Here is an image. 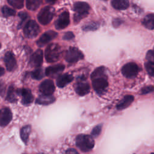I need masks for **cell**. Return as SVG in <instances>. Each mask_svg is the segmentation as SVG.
Here are the masks:
<instances>
[{"label": "cell", "instance_id": "cell-1", "mask_svg": "<svg viewBox=\"0 0 154 154\" xmlns=\"http://www.w3.org/2000/svg\"><path fill=\"white\" fill-rule=\"evenodd\" d=\"M76 145L82 152H87L93 148L94 141L90 135L81 134L76 138Z\"/></svg>", "mask_w": 154, "mask_h": 154}, {"label": "cell", "instance_id": "cell-2", "mask_svg": "<svg viewBox=\"0 0 154 154\" xmlns=\"http://www.w3.org/2000/svg\"><path fill=\"white\" fill-rule=\"evenodd\" d=\"M61 55V47L56 43H52L48 46L45 50V58L48 63L57 61Z\"/></svg>", "mask_w": 154, "mask_h": 154}, {"label": "cell", "instance_id": "cell-3", "mask_svg": "<svg viewBox=\"0 0 154 154\" xmlns=\"http://www.w3.org/2000/svg\"><path fill=\"white\" fill-rule=\"evenodd\" d=\"M73 10L76 12L74 14L73 20L75 23H77L82 18L87 16L90 10V5L85 2H76L73 4Z\"/></svg>", "mask_w": 154, "mask_h": 154}, {"label": "cell", "instance_id": "cell-4", "mask_svg": "<svg viewBox=\"0 0 154 154\" xmlns=\"http://www.w3.org/2000/svg\"><path fill=\"white\" fill-rule=\"evenodd\" d=\"M55 14V10L51 6H46L41 9L37 15L38 22L43 25H48L53 19Z\"/></svg>", "mask_w": 154, "mask_h": 154}, {"label": "cell", "instance_id": "cell-5", "mask_svg": "<svg viewBox=\"0 0 154 154\" xmlns=\"http://www.w3.org/2000/svg\"><path fill=\"white\" fill-rule=\"evenodd\" d=\"M40 31V27L35 21L29 20L24 26L23 34L25 37L29 38H32L38 35Z\"/></svg>", "mask_w": 154, "mask_h": 154}, {"label": "cell", "instance_id": "cell-6", "mask_svg": "<svg viewBox=\"0 0 154 154\" xmlns=\"http://www.w3.org/2000/svg\"><path fill=\"white\" fill-rule=\"evenodd\" d=\"M84 58V55L81 51L75 47H70L66 51L65 60L69 63H73Z\"/></svg>", "mask_w": 154, "mask_h": 154}, {"label": "cell", "instance_id": "cell-7", "mask_svg": "<svg viewBox=\"0 0 154 154\" xmlns=\"http://www.w3.org/2000/svg\"><path fill=\"white\" fill-rule=\"evenodd\" d=\"M139 72V67L134 63H128L125 64L122 69V73L124 76L128 78L135 77Z\"/></svg>", "mask_w": 154, "mask_h": 154}, {"label": "cell", "instance_id": "cell-8", "mask_svg": "<svg viewBox=\"0 0 154 154\" xmlns=\"http://www.w3.org/2000/svg\"><path fill=\"white\" fill-rule=\"evenodd\" d=\"M91 80L93 87L97 93L101 94L106 91V89L108 85L106 76L99 77L94 78Z\"/></svg>", "mask_w": 154, "mask_h": 154}, {"label": "cell", "instance_id": "cell-9", "mask_svg": "<svg viewBox=\"0 0 154 154\" xmlns=\"http://www.w3.org/2000/svg\"><path fill=\"white\" fill-rule=\"evenodd\" d=\"M57 32L54 31H48L41 35V37L37 40L36 43L38 46L43 47L45 46L47 43L55 38L57 37Z\"/></svg>", "mask_w": 154, "mask_h": 154}, {"label": "cell", "instance_id": "cell-10", "mask_svg": "<svg viewBox=\"0 0 154 154\" xmlns=\"http://www.w3.org/2000/svg\"><path fill=\"white\" fill-rule=\"evenodd\" d=\"M70 23L69 14L67 11L63 12L55 22V27L57 29H63L66 28Z\"/></svg>", "mask_w": 154, "mask_h": 154}, {"label": "cell", "instance_id": "cell-11", "mask_svg": "<svg viewBox=\"0 0 154 154\" xmlns=\"http://www.w3.org/2000/svg\"><path fill=\"white\" fill-rule=\"evenodd\" d=\"M40 91L46 95H51L55 91V85L53 81L51 79L43 81L39 86Z\"/></svg>", "mask_w": 154, "mask_h": 154}, {"label": "cell", "instance_id": "cell-12", "mask_svg": "<svg viewBox=\"0 0 154 154\" xmlns=\"http://www.w3.org/2000/svg\"><path fill=\"white\" fill-rule=\"evenodd\" d=\"M12 119V113L8 108L0 109V126L4 127L9 124Z\"/></svg>", "mask_w": 154, "mask_h": 154}, {"label": "cell", "instance_id": "cell-13", "mask_svg": "<svg viewBox=\"0 0 154 154\" xmlns=\"http://www.w3.org/2000/svg\"><path fill=\"white\" fill-rule=\"evenodd\" d=\"M18 95L22 96V103L23 105L30 104L33 99L34 97L30 90L28 88H20L16 90Z\"/></svg>", "mask_w": 154, "mask_h": 154}, {"label": "cell", "instance_id": "cell-14", "mask_svg": "<svg viewBox=\"0 0 154 154\" xmlns=\"http://www.w3.org/2000/svg\"><path fill=\"white\" fill-rule=\"evenodd\" d=\"M29 63L30 66L32 67H40L43 63V51L41 49L37 50L31 55Z\"/></svg>", "mask_w": 154, "mask_h": 154}, {"label": "cell", "instance_id": "cell-15", "mask_svg": "<svg viewBox=\"0 0 154 154\" xmlns=\"http://www.w3.org/2000/svg\"><path fill=\"white\" fill-rule=\"evenodd\" d=\"M4 63L8 71H13L16 67V61L13 54L8 51L5 53L4 56Z\"/></svg>", "mask_w": 154, "mask_h": 154}, {"label": "cell", "instance_id": "cell-16", "mask_svg": "<svg viewBox=\"0 0 154 154\" xmlns=\"http://www.w3.org/2000/svg\"><path fill=\"white\" fill-rule=\"evenodd\" d=\"M64 68V65L61 64L49 66L45 70V75L54 78L55 76H57V75L60 74L61 72H63Z\"/></svg>", "mask_w": 154, "mask_h": 154}, {"label": "cell", "instance_id": "cell-17", "mask_svg": "<svg viewBox=\"0 0 154 154\" xmlns=\"http://www.w3.org/2000/svg\"><path fill=\"white\" fill-rule=\"evenodd\" d=\"M75 90L78 95L84 96L90 92V87L89 84L87 82L84 81L82 79V81L78 82L75 85Z\"/></svg>", "mask_w": 154, "mask_h": 154}, {"label": "cell", "instance_id": "cell-18", "mask_svg": "<svg viewBox=\"0 0 154 154\" xmlns=\"http://www.w3.org/2000/svg\"><path fill=\"white\" fill-rule=\"evenodd\" d=\"M73 79V76L69 73L59 75L57 79V85L58 87L63 88L70 83Z\"/></svg>", "mask_w": 154, "mask_h": 154}, {"label": "cell", "instance_id": "cell-19", "mask_svg": "<svg viewBox=\"0 0 154 154\" xmlns=\"http://www.w3.org/2000/svg\"><path fill=\"white\" fill-rule=\"evenodd\" d=\"M55 98L51 96V95H46L43 94L39 96V97H37L36 99L35 103L38 105H49L51 103H52L55 102Z\"/></svg>", "mask_w": 154, "mask_h": 154}, {"label": "cell", "instance_id": "cell-20", "mask_svg": "<svg viewBox=\"0 0 154 154\" xmlns=\"http://www.w3.org/2000/svg\"><path fill=\"white\" fill-rule=\"evenodd\" d=\"M134 97L132 95L125 96L123 99H122L117 105V108L118 109H123L128 107L133 102Z\"/></svg>", "mask_w": 154, "mask_h": 154}, {"label": "cell", "instance_id": "cell-21", "mask_svg": "<svg viewBox=\"0 0 154 154\" xmlns=\"http://www.w3.org/2000/svg\"><path fill=\"white\" fill-rule=\"evenodd\" d=\"M143 25L147 29H154V14L150 13L146 15L142 21Z\"/></svg>", "mask_w": 154, "mask_h": 154}, {"label": "cell", "instance_id": "cell-22", "mask_svg": "<svg viewBox=\"0 0 154 154\" xmlns=\"http://www.w3.org/2000/svg\"><path fill=\"white\" fill-rule=\"evenodd\" d=\"M112 6L117 10H125L129 7L128 0H112Z\"/></svg>", "mask_w": 154, "mask_h": 154}, {"label": "cell", "instance_id": "cell-23", "mask_svg": "<svg viewBox=\"0 0 154 154\" xmlns=\"http://www.w3.org/2000/svg\"><path fill=\"white\" fill-rule=\"evenodd\" d=\"M16 94H17L16 90H15L13 85H10L8 89V91L6 96V100L11 103L16 102L17 100Z\"/></svg>", "mask_w": 154, "mask_h": 154}, {"label": "cell", "instance_id": "cell-24", "mask_svg": "<svg viewBox=\"0 0 154 154\" xmlns=\"http://www.w3.org/2000/svg\"><path fill=\"white\" fill-rule=\"evenodd\" d=\"M31 132V126L29 125H26L22 128L20 130V138L23 142L25 144L27 143Z\"/></svg>", "mask_w": 154, "mask_h": 154}, {"label": "cell", "instance_id": "cell-25", "mask_svg": "<svg viewBox=\"0 0 154 154\" xmlns=\"http://www.w3.org/2000/svg\"><path fill=\"white\" fill-rule=\"evenodd\" d=\"M42 0H26V6L29 10H36L41 5Z\"/></svg>", "mask_w": 154, "mask_h": 154}, {"label": "cell", "instance_id": "cell-26", "mask_svg": "<svg viewBox=\"0 0 154 154\" xmlns=\"http://www.w3.org/2000/svg\"><path fill=\"white\" fill-rule=\"evenodd\" d=\"M106 76L105 69L104 67H99L96 69L91 75V79L99 78V77H104Z\"/></svg>", "mask_w": 154, "mask_h": 154}, {"label": "cell", "instance_id": "cell-27", "mask_svg": "<svg viewBox=\"0 0 154 154\" xmlns=\"http://www.w3.org/2000/svg\"><path fill=\"white\" fill-rule=\"evenodd\" d=\"M99 23L94 22H90L84 26H82V30L85 31H94L96 30L99 28Z\"/></svg>", "mask_w": 154, "mask_h": 154}, {"label": "cell", "instance_id": "cell-28", "mask_svg": "<svg viewBox=\"0 0 154 154\" xmlns=\"http://www.w3.org/2000/svg\"><path fill=\"white\" fill-rule=\"evenodd\" d=\"M31 76L32 78H33L34 79L40 80L43 78L44 73L42 69H37L31 72Z\"/></svg>", "mask_w": 154, "mask_h": 154}, {"label": "cell", "instance_id": "cell-29", "mask_svg": "<svg viewBox=\"0 0 154 154\" xmlns=\"http://www.w3.org/2000/svg\"><path fill=\"white\" fill-rule=\"evenodd\" d=\"M2 13L4 15V16H5V17H9V16H14L16 14V11L13 9L8 7L6 5H5L2 7Z\"/></svg>", "mask_w": 154, "mask_h": 154}, {"label": "cell", "instance_id": "cell-30", "mask_svg": "<svg viewBox=\"0 0 154 154\" xmlns=\"http://www.w3.org/2000/svg\"><path fill=\"white\" fill-rule=\"evenodd\" d=\"M23 1L24 0H7L10 5L17 9L22 8L23 7Z\"/></svg>", "mask_w": 154, "mask_h": 154}, {"label": "cell", "instance_id": "cell-31", "mask_svg": "<svg viewBox=\"0 0 154 154\" xmlns=\"http://www.w3.org/2000/svg\"><path fill=\"white\" fill-rule=\"evenodd\" d=\"M145 67L149 75L154 77V64L147 62L145 64Z\"/></svg>", "mask_w": 154, "mask_h": 154}, {"label": "cell", "instance_id": "cell-32", "mask_svg": "<svg viewBox=\"0 0 154 154\" xmlns=\"http://www.w3.org/2000/svg\"><path fill=\"white\" fill-rule=\"evenodd\" d=\"M101 130H102V125H97L91 131V135L94 137H97L100 134Z\"/></svg>", "mask_w": 154, "mask_h": 154}, {"label": "cell", "instance_id": "cell-33", "mask_svg": "<svg viewBox=\"0 0 154 154\" xmlns=\"http://www.w3.org/2000/svg\"><path fill=\"white\" fill-rule=\"evenodd\" d=\"M146 59L149 63L154 64V51L150 50L147 52Z\"/></svg>", "mask_w": 154, "mask_h": 154}, {"label": "cell", "instance_id": "cell-34", "mask_svg": "<svg viewBox=\"0 0 154 154\" xmlns=\"http://www.w3.org/2000/svg\"><path fill=\"white\" fill-rule=\"evenodd\" d=\"M19 17L20 19V22L19 25V28H20L23 23V22L26 20L28 18V14L25 12H20L19 13Z\"/></svg>", "mask_w": 154, "mask_h": 154}, {"label": "cell", "instance_id": "cell-35", "mask_svg": "<svg viewBox=\"0 0 154 154\" xmlns=\"http://www.w3.org/2000/svg\"><path fill=\"white\" fill-rule=\"evenodd\" d=\"M74 37H75V35L71 31L66 32V33H64V34L63 36V40H70L73 39Z\"/></svg>", "mask_w": 154, "mask_h": 154}, {"label": "cell", "instance_id": "cell-36", "mask_svg": "<svg viewBox=\"0 0 154 154\" xmlns=\"http://www.w3.org/2000/svg\"><path fill=\"white\" fill-rule=\"evenodd\" d=\"M5 89H6V86L5 84H4V82L2 81H0V96H4V94L5 93Z\"/></svg>", "mask_w": 154, "mask_h": 154}, {"label": "cell", "instance_id": "cell-37", "mask_svg": "<svg viewBox=\"0 0 154 154\" xmlns=\"http://www.w3.org/2000/svg\"><path fill=\"white\" fill-rule=\"evenodd\" d=\"M153 90H154V87H152V86H147V87H144L141 90V93L142 94H146V93L152 92Z\"/></svg>", "mask_w": 154, "mask_h": 154}, {"label": "cell", "instance_id": "cell-38", "mask_svg": "<svg viewBox=\"0 0 154 154\" xmlns=\"http://www.w3.org/2000/svg\"><path fill=\"white\" fill-rule=\"evenodd\" d=\"M66 153H78V152L73 149H69L66 152Z\"/></svg>", "mask_w": 154, "mask_h": 154}, {"label": "cell", "instance_id": "cell-39", "mask_svg": "<svg viewBox=\"0 0 154 154\" xmlns=\"http://www.w3.org/2000/svg\"><path fill=\"white\" fill-rule=\"evenodd\" d=\"M57 0H46V2L50 4H54Z\"/></svg>", "mask_w": 154, "mask_h": 154}, {"label": "cell", "instance_id": "cell-40", "mask_svg": "<svg viewBox=\"0 0 154 154\" xmlns=\"http://www.w3.org/2000/svg\"><path fill=\"white\" fill-rule=\"evenodd\" d=\"M4 73V68L0 67V76L3 75Z\"/></svg>", "mask_w": 154, "mask_h": 154}, {"label": "cell", "instance_id": "cell-41", "mask_svg": "<svg viewBox=\"0 0 154 154\" xmlns=\"http://www.w3.org/2000/svg\"><path fill=\"white\" fill-rule=\"evenodd\" d=\"M1 43H0V48H1Z\"/></svg>", "mask_w": 154, "mask_h": 154}]
</instances>
